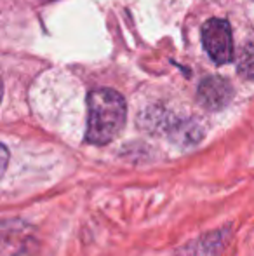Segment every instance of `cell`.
Returning a JSON list of instances; mask_svg holds the SVG:
<instances>
[{"label": "cell", "mask_w": 254, "mask_h": 256, "mask_svg": "<svg viewBox=\"0 0 254 256\" xmlns=\"http://www.w3.org/2000/svg\"><path fill=\"white\" fill-rule=\"evenodd\" d=\"M126 100L113 89H94L87 96L85 143L105 146L112 143L126 126Z\"/></svg>", "instance_id": "1"}, {"label": "cell", "mask_w": 254, "mask_h": 256, "mask_svg": "<svg viewBox=\"0 0 254 256\" xmlns=\"http://www.w3.org/2000/svg\"><path fill=\"white\" fill-rule=\"evenodd\" d=\"M143 126L152 132H166L171 142L180 146H195L202 142L204 129L192 118H174L166 112L152 108L143 115Z\"/></svg>", "instance_id": "2"}, {"label": "cell", "mask_w": 254, "mask_h": 256, "mask_svg": "<svg viewBox=\"0 0 254 256\" xmlns=\"http://www.w3.org/2000/svg\"><path fill=\"white\" fill-rule=\"evenodd\" d=\"M202 44L206 52L216 64L230 63L234 60V37L227 20L211 18L202 24Z\"/></svg>", "instance_id": "3"}, {"label": "cell", "mask_w": 254, "mask_h": 256, "mask_svg": "<svg viewBox=\"0 0 254 256\" xmlns=\"http://www.w3.org/2000/svg\"><path fill=\"white\" fill-rule=\"evenodd\" d=\"M234 98V88L232 84L223 77L211 75L200 80L199 89H197V100L206 110L220 112Z\"/></svg>", "instance_id": "4"}, {"label": "cell", "mask_w": 254, "mask_h": 256, "mask_svg": "<svg viewBox=\"0 0 254 256\" xmlns=\"http://www.w3.org/2000/svg\"><path fill=\"white\" fill-rule=\"evenodd\" d=\"M228 230H214V232L204 234L185 244L178 256H220L225 250L228 239Z\"/></svg>", "instance_id": "5"}, {"label": "cell", "mask_w": 254, "mask_h": 256, "mask_svg": "<svg viewBox=\"0 0 254 256\" xmlns=\"http://www.w3.org/2000/svg\"><path fill=\"white\" fill-rule=\"evenodd\" d=\"M21 222H3L2 232L12 237V242L2 239V256H24L30 250V236L26 230H19Z\"/></svg>", "instance_id": "6"}, {"label": "cell", "mask_w": 254, "mask_h": 256, "mask_svg": "<svg viewBox=\"0 0 254 256\" xmlns=\"http://www.w3.org/2000/svg\"><path fill=\"white\" fill-rule=\"evenodd\" d=\"M237 70L248 80H254V38L242 46L237 58Z\"/></svg>", "instance_id": "7"}]
</instances>
